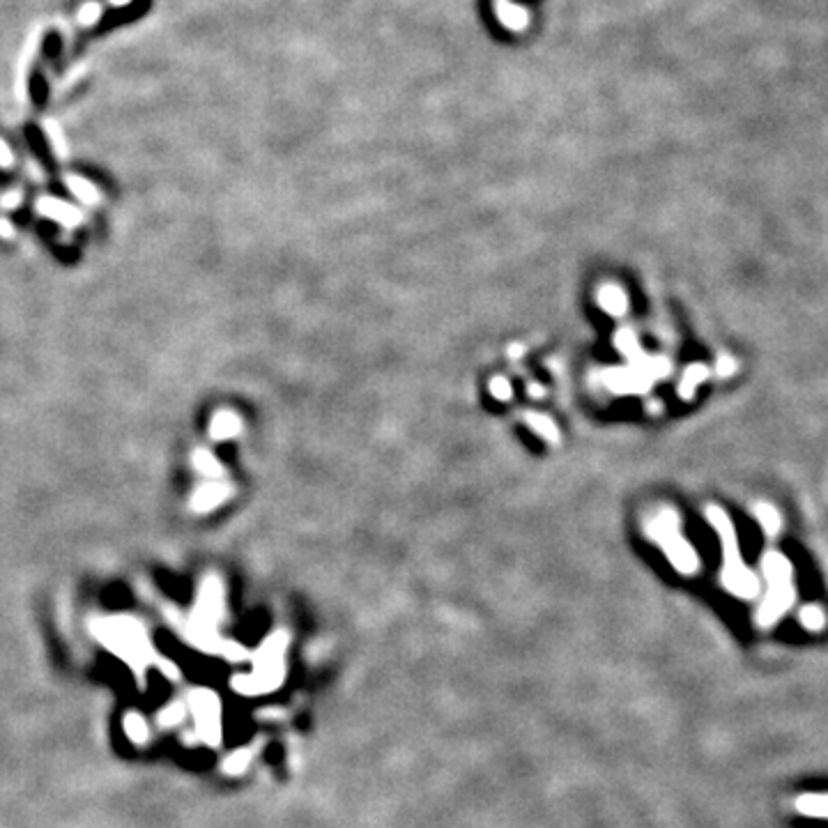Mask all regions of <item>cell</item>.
Segmentation results:
<instances>
[{"label":"cell","instance_id":"obj_1","mask_svg":"<svg viewBox=\"0 0 828 828\" xmlns=\"http://www.w3.org/2000/svg\"><path fill=\"white\" fill-rule=\"evenodd\" d=\"M704 516H707L709 525L713 527V531H716L720 538V548H722L720 582H722V587L739 598H755L757 594H760V580H757V575L748 569L743 557H741L739 536H736V529L727 516V511L722 507H716V504H709V507L704 509Z\"/></svg>","mask_w":828,"mask_h":828},{"label":"cell","instance_id":"obj_2","mask_svg":"<svg viewBox=\"0 0 828 828\" xmlns=\"http://www.w3.org/2000/svg\"><path fill=\"white\" fill-rule=\"evenodd\" d=\"M762 571L766 578V596L762 600V607L757 610V622L764 629L773 626L778 619L787 612L796 598L794 589V566L778 550H766L762 557Z\"/></svg>","mask_w":828,"mask_h":828},{"label":"cell","instance_id":"obj_3","mask_svg":"<svg viewBox=\"0 0 828 828\" xmlns=\"http://www.w3.org/2000/svg\"><path fill=\"white\" fill-rule=\"evenodd\" d=\"M647 536L656 543L669 564L681 575H695L700 569V557L695 548L681 536V520L674 509H660L647 522Z\"/></svg>","mask_w":828,"mask_h":828},{"label":"cell","instance_id":"obj_4","mask_svg":"<svg viewBox=\"0 0 828 828\" xmlns=\"http://www.w3.org/2000/svg\"><path fill=\"white\" fill-rule=\"evenodd\" d=\"M603 382L614 394H644L653 385V380L649 376H644L635 366H629V369L626 366H617V369L605 371Z\"/></svg>","mask_w":828,"mask_h":828},{"label":"cell","instance_id":"obj_5","mask_svg":"<svg viewBox=\"0 0 828 828\" xmlns=\"http://www.w3.org/2000/svg\"><path fill=\"white\" fill-rule=\"evenodd\" d=\"M228 497H230V486L225 481H207L205 486L198 488L194 497H191V509L198 513L212 511L228 500Z\"/></svg>","mask_w":828,"mask_h":828},{"label":"cell","instance_id":"obj_6","mask_svg":"<svg viewBox=\"0 0 828 828\" xmlns=\"http://www.w3.org/2000/svg\"><path fill=\"white\" fill-rule=\"evenodd\" d=\"M596 299H598V307L603 309L605 313H610V316H614V318L624 316V313L629 311V297H626V292L619 285L598 288Z\"/></svg>","mask_w":828,"mask_h":828},{"label":"cell","instance_id":"obj_7","mask_svg":"<svg viewBox=\"0 0 828 828\" xmlns=\"http://www.w3.org/2000/svg\"><path fill=\"white\" fill-rule=\"evenodd\" d=\"M711 369L707 364H691L688 369L684 371L681 380H679V387H676V394L681 396L684 400H693L697 387L702 385L704 380L709 378Z\"/></svg>","mask_w":828,"mask_h":828},{"label":"cell","instance_id":"obj_8","mask_svg":"<svg viewBox=\"0 0 828 828\" xmlns=\"http://www.w3.org/2000/svg\"><path fill=\"white\" fill-rule=\"evenodd\" d=\"M242 433V421L240 416L230 412V409H223V412H216L214 419L210 424V435L214 440H228V438H235V435Z\"/></svg>","mask_w":828,"mask_h":828},{"label":"cell","instance_id":"obj_9","mask_svg":"<svg viewBox=\"0 0 828 828\" xmlns=\"http://www.w3.org/2000/svg\"><path fill=\"white\" fill-rule=\"evenodd\" d=\"M522 421H525L527 428L534 431L538 438H543L550 444H560V428H557L550 416H545L541 412H525L522 414Z\"/></svg>","mask_w":828,"mask_h":828},{"label":"cell","instance_id":"obj_10","mask_svg":"<svg viewBox=\"0 0 828 828\" xmlns=\"http://www.w3.org/2000/svg\"><path fill=\"white\" fill-rule=\"evenodd\" d=\"M753 513L757 522H760V527L764 529L766 536H778L780 534V527H782V518H780V511L773 507L769 502H757L753 507Z\"/></svg>","mask_w":828,"mask_h":828},{"label":"cell","instance_id":"obj_11","mask_svg":"<svg viewBox=\"0 0 828 828\" xmlns=\"http://www.w3.org/2000/svg\"><path fill=\"white\" fill-rule=\"evenodd\" d=\"M796 810L808 817L828 819V794H805L796 798Z\"/></svg>","mask_w":828,"mask_h":828},{"label":"cell","instance_id":"obj_12","mask_svg":"<svg viewBox=\"0 0 828 828\" xmlns=\"http://www.w3.org/2000/svg\"><path fill=\"white\" fill-rule=\"evenodd\" d=\"M42 212L54 216L56 221L65 223V225H76L78 219H81V214H78L74 207L63 205L60 200H44V203H42Z\"/></svg>","mask_w":828,"mask_h":828},{"label":"cell","instance_id":"obj_13","mask_svg":"<svg viewBox=\"0 0 828 828\" xmlns=\"http://www.w3.org/2000/svg\"><path fill=\"white\" fill-rule=\"evenodd\" d=\"M798 622L808 631H822L826 626V614L819 605H803L798 612Z\"/></svg>","mask_w":828,"mask_h":828},{"label":"cell","instance_id":"obj_14","mask_svg":"<svg viewBox=\"0 0 828 828\" xmlns=\"http://www.w3.org/2000/svg\"><path fill=\"white\" fill-rule=\"evenodd\" d=\"M194 465L198 472H203V476H210V478H219L221 476V465L216 463V458L212 456L210 451H196L194 453Z\"/></svg>","mask_w":828,"mask_h":828},{"label":"cell","instance_id":"obj_15","mask_svg":"<svg viewBox=\"0 0 828 828\" xmlns=\"http://www.w3.org/2000/svg\"><path fill=\"white\" fill-rule=\"evenodd\" d=\"M736 371H739V362L729 354L718 357L716 366H713V373H716L718 378H729V376H734Z\"/></svg>","mask_w":828,"mask_h":828},{"label":"cell","instance_id":"obj_16","mask_svg":"<svg viewBox=\"0 0 828 828\" xmlns=\"http://www.w3.org/2000/svg\"><path fill=\"white\" fill-rule=\"evenodd\" d=\"M490 394L497 398V400H509L513 396V389H511V382L507 378H493L490 380Z\"/></svg>","mask_w":828,"mask_h":828},{"label":"cell","instance_id":"obj_17","mask_svg":"<svg viewBox=\"0 0 828 828\" xmlns=\"http://www.w3.org/2000/svg\"><path fill=\"white\" fill-rule=\"evenodd\" d=\"M72 182V191L74 194L78 196L83 200V203H94V200H97V194H94V189H92V185H85V182H81V180H69Z\"/></svg>","mask_w":828,"mask_h":828},{"label":"cell","instance_id":"obj_18","mask_svg":"<svg viewBox=\"0 0 828 828\" xmlns=\"http://www.w3.org/2000/svg\"><path fill=\"white\" fill-rule=\"evenodd\" d=\"M522 352H525V350H522V345H511V347H509V357H511V359H516V357H522Z\"/></svg>","mask_w":828,"mask_h":828},{"label":"cell","instance_id":"obj_19","mask_svg":"<svg viewBox=\"0 0 828 828\" xmlns=\"http://www.w3.org/2000/svg\"><path fill=\"white\" fill-rule=\"evenodd\" d=\"M527 391H529V396H543V389H541V385H534V382H531Z\"/></svg>","mask_w":828,"mask_h":828}]
</instances>
